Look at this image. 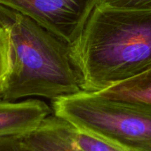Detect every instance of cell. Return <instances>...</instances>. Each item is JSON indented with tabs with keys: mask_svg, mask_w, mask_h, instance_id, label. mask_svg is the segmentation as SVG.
Listing matches in <instances>:
<instances>
[{
	"mask_svg": "<svg viewBox=\"0 0 151 151\" xmlns=\"http://www.w3.org/2000/svg\"><path fill=\"white\" fill-rule=\"evenodd\" d=\"M82 91L97 93L151 68V10L99 5L70 46Z\"/></svg>",
	"mask_w": 151,
	"mask_h": 151,
	"instance_id": "6da1fadb",
	"label": "cell"
},
{
	"mask_svg": "<svg viewBox=\"0 0 151 151\" xmlns=\"http://www.w3.org/2000/svg\"><path fill=\"white\" fill-rule=\"evenodd\" d=\"M9 37V69L0 100L39 96L52 101L82 91L70 46L29 17L0 5Z\"/></svg>",
	"mask_w": 151,
	"mask_h": 151,
	"instance_id": "7a4b0ae2",
	"label": "cell"
},
{
	"mask_svg": "<svg viewBox=\"0 0 151 151\" xmlns=\"http://www.w3.org/2000/svg\"><path fill=\"white\" fill-rule=\"evenodd\" d=\"M53 114L130 151H151V111L81 91L52 101Z\"/></svg>",
	"mask_w": 151,
	"mask_h": 151,
	"instance_id": "3957f363",
	"label": "cell"
},
{
	"mask_svg": "<svg viewBox=\"0 0 151 151\" xmlns=\"http://www.w3.org/2000/svg\"><path fill=\"white\" fill-rule=\"evenodd\" d=\"M101 0H0L37 22L68 45L82 34L93 10Z\"/></svg>",
	"mask_w": 151,
	"mask_h": 151,
	"instance_id": "277c9868",
	"label": "cell"
},
{
	"mask_svg": "<svg viewBox=\"0 0 151 151\" xmlns=\"http://www.w3.org/2000/svg\"><path fill=\"white\" fill-rule=\"evenodd\" d=\"M52 111L39 100H0V137H22L36 130Z\"/></svg>",
	"mask_w": 151,
	"mask_h": 151,
	"instance_id": "5b68a950",
	"label": "cell"
},
{
	"mask_svg": "<svg viewBox=\"0 0 151 151\" xmlns=\"http://www.w3.org/2000/svg\"><path fill=\"white\" fill-rule=\"evenodd\" d=\"M69 123L53 114L34 131L19 138L34 151H81L69 138Z\"/></svg>",
	"mask_w": 151,
	"mask_h": 151,
	"instance_id": "8992f818",
	"label": "cell"
},
{
	"mask_svg": "<svg viewBox=\"0 0 151 151\" xmlns=\"http://www.w3.org/2000/svg\"><path fill=\"white\" fill-rule=\"evenodd\" d=\"M95 93L106 99L151 111V68L133 78Z\"/></svg>",
	"mask_w": 151,
	"mask_h": 151,
	"instance_id": "52a82bcc",
	"label": "cell"
},
{
	"mask_svg": "<svg viewBox=\"0 0 151 151\" xmlns=\"http://www.w3.org/2000/svg\"><path fill=\"white\" fill-rule=\"evenodd\" d=\"M68 134L72 142L81 151H130L82 131L69 123Z\"/></svg>",
	"mask_w": 151,
	"mask_h": 151,
	"instance_id": "ba28073f",
	"label": "cell"
},
{
	"mask_svg": "<svg viewBox=\"0 0 151 151\" xmlns=\"http://www.w3.org/2000/svg\"><path fill=\"white\" fill-rule=\"evenodd\" d=\"M9 69V37L6 30L0 25V87Z\"/></svg>",
	"mask_w": 151,
	"mask_h": 151,
	"instance_id": "9c48e42d",
	"label": "cell"
},
{
	"mask_svg": "<svg viewBox=\"0 0 151 151\" xmlns=\"http://www.w3.org/2000/svg\"><path fill=\"white\" fill-rule=\"evenodd\" d=\"M100 4L116 8L151 10V0H101Z\"/></svg>",
	"mask_w": 151,
	"mask_h": 151,
	"instance_id": "30bf717a",
	"label": "cell"
},
{
	"mask_svg": "<svg viewBox=\"0 0 151 151\" xmlns=\"http://www.w3.org/2000/svg\"><path fill=\"white\" fill-rule=\"evenodd\" d=\"M0 151H34L17 137H0Z\"/></svg>",
	"mask_w": 151,
	"mask_h": 151,
	"instance_id": "8fae6325",
	"label": "cell"
}]
</instances>
